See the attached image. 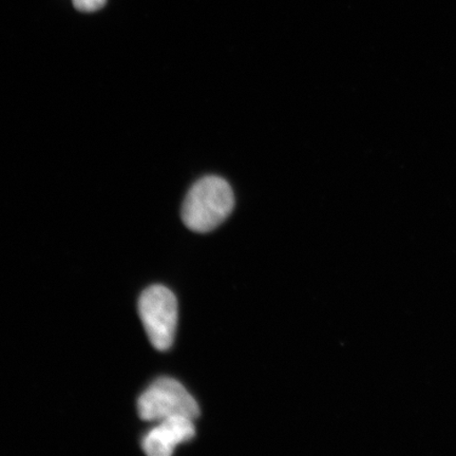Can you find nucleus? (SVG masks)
<instances>
[{
    "label": "nucleus",
    "instance_id": "obj_3",
    "mask_svg": "<svg viewBox=\"0 0 456 456\" xmlns=\"http://www.w3.org/2000/svg\"><path fill=\"white\" fill-rule=\"evenodd\" d=\"M140 418L146 421H161L171 418L195 420L200 409L195 398L178 380L163 378L142 393L138 401Z\"/></svg>",
    "mask_w": 456,
    "mask_h": 456
},
{
    "label": "nucleus",
    "instance_id": "obj_1",
    "mask_svg": "<svg viewBox=\"0 0 456 456\" xmlns=\"http://www.w3.org/2000/svg\"><path fill=\"white\" fill-rule=\"evenodd\" d=\"M235 208V195L221 176L207 175L193 184L182 205V220L191 231L205 233L224 224Z\"/></svg>",
    "mask_w": 456,
    "mask_h": 456
},
{
    "label": "nucleus",
    "instance_id": "obj_5",
    "mask_svg": "<svg viewBox=\"0 0 456 456\" xmlns=\"http://www.w3.org/2000/svg\"><path fill=\"white\" fill-rule=\"evenodd\" d=\"M107 0H72L74 7L82 12H95L104 7Z\"/></svg>",
    "mask_w": 456,
    "mask_h": 456
},
{
    "label": "nucleus",
    "instance_id": "obj_2",
    "mask_svg": "<svg viewBox=\"0 0 456 456\" xmlns=\"http://www.w3.org/2000/svg\"><path fill=\"white\" fill-rule=\"evenodd\" d=\"M139 314L151 345L167 351L174 344L178 326V302L170 289L152 285L142 293Z\"/></svg>",
    "mask_w": 456,
    "mask_h": 456
},
{
    "label": "nucleus",
    "instance_id": "obj_4",
    "mask_svg": "<svg viewBox=\"0 0 456 456\" xmlns=\"http://www.w3.org/2000/svg\"><path fill=\"white\" fill-rule=\"evenodd\" d=\"M196 435L193 420L171 418L159 421L142 438V448L150 456H169L182 443L191 441Z\"/></svg>",
    "mask_w": 456,
    "mask_h": 456
}]
</instances>
